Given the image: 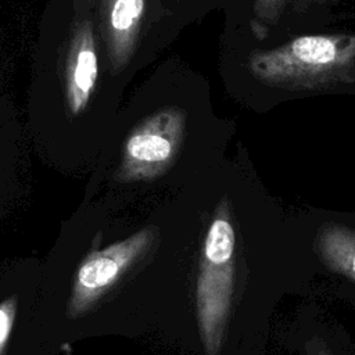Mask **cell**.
<instances>
[{
    "label": "cell",
    "mask_w": 355,
    "mask_h": 355,
    "mask_svg": "<svg viewBox=\"0 0 355 355\" xmlns=\"http://www.w3.org/2000/svg\"><path fill=\"white\" fill-rule=\"evenodd\" d=\"M251 75L284 90H323L355 82V33L306 35L248 57Z\"/></svg>",
    "instance_id": "1"
},
{
    "label": "cell",
    "mask_w": 355,
    "mask_h": 355,
    "mask_svg": "<svg viewBox=\"0 0 355 355\" xmlns=\"http://www.w3.org/2000/svg\"><path fill=\"white\" fill-rule=\"evenodd\" d=\"M236 233L223 205L212 219L201 251L196 284L200 336L205 355H219L234 288Z\"/></svg>",
    "instance_id": "2"
},
{
    "label": "cell",
    "mask_w": 355,
    "mask_h": 355,
    "mask_svg": "<svg viewBox=\"0 0 355 355\" xmlns=\"http://www.w3.org/2000/svg\"><path fill=\"white\" fill-rule=\"evenodd\" d=\"M18 308V297L11 295L0 302V355H3L14 327Z\"/></svg>",
    "instance_id": "9"
},
{
    "label": "cell",
    "mask_w": 355,
    "mask_h": 355,
    "mask_svg": "<svg viewBox=\"0 0 355 355\" xmlns=\"http://www.w3.org/2000/svg\"><path fill=\"white\" fill-rule=\"evenodd\" d=\"M143 8L144 0H115L111 10L112 28L119 32L130 29L139 21Z\"/></svg>",
    "instance_id": "8"
},
{
    "label": "cell",
    "mask_w": 355,
    "mask_h": 355,
    "mask_svg": "<svg viewBox=\"0 0 355 355\" xmlns=\"http://www.w3.org/2000/svg\"><path fill=\"white\" fill-rule=\"evenodd\" d=\"M306 355H331V354L324 345L319 343H312V344L309 343V345L306 347Z\"/></svg>",
    "instance_id": "10"
},
{
    "label": "cell",
    "mask_w": 355,
    "mask_h": 355,
    "mask_svg": "<svg viewBox=\"0 0 355 355\" xmlns=\"http://www.w3.org/2000/svg\"><path fill=\"white\" fill-rule=\"evenodd\" d=\"M316 251L331 272L355 282V229L338 223L323 225L316 236Z\"/></svg>",
    "instance_id": "4"
},
{
    "label": "cell",
    "mask_w": 355,
    "mask_h": 355,
    "mask_svg": "<svg viewBox=\"0 0 355 355\" xmlns=\"http://www.w3.org/2000/svg\"><path fill=\"white\" fill-rule=\"evenodd\" d=\"M128 154L143 162H161L171 157L172 144L164 136L143 132L132 136L126 144Z\"/></svg>",
    "instance_id": "5"
},
{
    "label": "cell",
    "mask_w": 355,
    "mask_h": 355,
    "mask_svg": "<svg viewBox=\"0 0 355 355\" xmlns=\"http://www.w3.org/2000/svg\"><path fill=\"white\" fill-rule=\"evenodd\" d=\"M153 236L151 229H144L101 251L89 254L73 276L67 305L68 318L75 319L86 313L146 251Z\"/></svg>",
    "instance_id": "3"
},
{
    "label": "cell",
    "mask_w": 355,
    "mask_h": 355,
    "mask_svg": "<svg viewBox=\"0 0 355 355\" xmlns=\"http://www.w3.org/2000/svg\"><path fill=\"white\" fill-rule=\"evenodd\" d=\"M97 76V58L92 49H83L78 53L76 62L73 67V87H75V103L73 108L85 103Z\"/></svg>",
    "instance_id": "6"
},
{
    "label": "cell",
    "mask_w": 355,
    "mask_h": 355,
    "mask_svg": "<svg viewBox=\"0 0 355 355\" xmlns=\"http://www.w3.org/2000/svg\"><path fill=\"white\" fill-rule=\"evenodd\" d=\"M286 3L287 0H254L250 28L258 40L270 33L273 25L280 19Z\"/></svg>",
    "instance_id": "7"
}]
</instances>
